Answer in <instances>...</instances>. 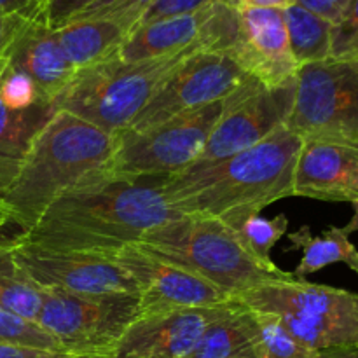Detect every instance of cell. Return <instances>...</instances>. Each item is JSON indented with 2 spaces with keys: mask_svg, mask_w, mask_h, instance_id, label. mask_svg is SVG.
<instances>
[{
  "mask_svg": "<svg viewBox=\"0 0 358 358\" xmlns=\"http://www.w3.org/2000/svg\"><path fill=\"white\" fill-rule=\"evenodd\" d=\"M171 175H114L100 170L66 189L20 240L58 252L115 255L178 219L164 196Z\"/></svg>",
  "mask_w": 358,
  "mask_h": 358,
  "instance_id": "cell-1",
  "label": "cell"
},
{
  "mask_svg": "<svg viewBox=\"0 0 358 358\" xmlns=\"http://www.w3.org/2000/svg\"><path fill=\"white\" fill-rule=\"evenodd\" d=\"M303 140L280 126L261 143L210 164H191L164 185L182 215L206 217L236 231L278 199L294 196V173Z\"/></svg>",
  "mask_w": 358,
  "mask_h": 358,
  "instance_id": "cell-2",
  "label": "cell"
},
{
  "mask_svg": "<svg viewBox=\"0 0 358 358\" xmlns=\"http://www.w3.org/2000/svg\"><path fill=\"white\" fill-rule=\"evenodd\" d=\"M112 152L114 135L56 110L31 142L16 177L0 192V229L30 231L66 189L105 170Z\"/></svg>",
  "mask_w": 358,
  "mask_h": 358,
  "instance_id": "cell-3",
  "label": "cell"
},
{
  "mask_svg": "<svg viewBox=\"0 0 358 358\" xmlns=\"http://www.w3.org/2000/svg\"><path fill=\"white\" fill-rule=\"evenodd\" d=\"M136 247L201 276L233 299L264 283L296 278L266 269L243 250L231 227L206 217L180 215L147 233Z\"/></svg>",
  "mask_w": 358,
  "mask_h": 358,
  "instance_id": "cell-4",
  "label": "cell"
},
{
  "mask_svg": "<svg viewBox=\"0 0 358 358\" xmlns=\"http://www.w3.org/2000/svg\"><path fill=\"white\" fill-rule=\"evenodd\" d=\"M199 51L206 49L196 45L171 56L136 63L110 56L77 70L65 91L52 101V107L117 135L133 124L166 77L185 58Z\"/></svg>",
  "mask_w": 358,
  "mask_h": 358,
  "instance_id": "cell-5",
  "label": "cell"
},
{
  "mask_svg": "<svg viewBox=\"0 0 358 358\" xmlns=\"http://www.w3.org/2000/svg\"><path fill=\"white\" fill-rule=\"evenodd\" d=\"M236 299L252 310L276 315L311 352H358V294L294 278L264 283Z\"/></svg>",
  "mask_w": 358,
  "mask_h": 358,
  "instance_id": "cell-6",
  "label": "cell"
},
{
  "mask_svg": "<svg viewBox=\"0 0 358 358\" xmlns=\"http://www.w3.org/2000/svg\"><path fill=\"white\" fill-rule=\"evenodd\" d=\"M283 126L303 142L358 149V62L329 58L299 66Z\"/></svg>",
  "mask_w": 358,
  "mask_h": 358,
  "instance_id": "cell-7",
  "label": "cell"
},
{
  "mask_svg": "<svg viewBox=\"0 0 358 358\" xmlns=\"http://www.w3.org/2000/svg\"><path fill=\"white\" fill-rule=\"evenodd\" d=\"M255 80V79H254ZM247 86V84H245ZM241 90V87H240ZM238 90V91H240ZM236 93L194 112L145 129H122L114 135V152L105 171L114 175H177L198 161L210 133Z\"/></svg>",
  "mask_w": 358,
  "mask_h": 358,
  "instance_id": "cell-8",
  "label": "cell"
},
{
  "mask_svg": "<svg viewBox=\"0 0 358 358\" xmlns=\"http://www.w3.org/2000/svg\"><path fill=\"white\" fill-rule=\"evenodd\" d=\"M140 315L138 294H72L42 289L37 324L70 355L110 357Z\"/></svg>",
  "mask_w": 358,
  "mask_h": 358,
  "instance_id": "cell-9",
  "label": "cell"
},
{
  "mask_svg": "<svg viewBox=\"0 0 358 358\" xmlns=\"http://www.w3.org/2000/svg\"><path fill=\"white\" fill-rule=\"evenodd\" d=\"M254 80L227 52L199 51L185 58L128 129H145L224 100Z\"/></svg>",
  "mask_w": 358,
  "mask_h": 358,
  "instance_id": "cell-10",
  "label": "cell"
},
{
  "mask_svg": "<svg viewBox=\"0 0 358 358\" xmlns=\"http://www.w3.org/2000/svg\"><path fill=\"white\" fill-rule=\"evenodd\" d=\"M17 266L41 289L72 294H138V283L114 255L58 252L9 238Z\"/></svg>",
  "mask_w": 358,
  "mask_h": 358,
  "instance_id": "cell-11",
  "label": "cell"
},
{
  "mask_svg": "<svg viewBox=\"0 0 358 358\" xmlns=\"http://www.w3.org/2000/svg\"><path fill=\"white\" fill-rule=\"evenodd\" d=\"M240 27V10L229 6H212L180 16L136 27L128 34L115 58L126 63L163 58L189 48L229 52Z\"/></svg>",
  "mask_w": 358,
  "mask_h": 358,
  "instance_id": "cell-12",
  "label": "cell"
},
{
  "mask_svg": "<svg viewBox=\"0 0 358 358\" xmlns=\"http://www.w3.org/2000/svg\"><path fill=\"white\" fill-rule=\"evenodd\" d=\"M296 83L280 87L250 80L238 91L220 121L210 133L201 156L192 164H210L261 143L285 124L294 105Z\"/></svg>",
  "mask_w": 358,
  "mask_h": 358,
  "instance_id": "cell-13",
  "label": "cell"
},
{
  "mask_svg": "<svg viewBox=\"0 0 358 358\" xmlns=\"http://www.w3.org/2000/svg\"><path fill=\"white\" fill-rule=\"evenodd\" d=\"M114 257L138 283L142 315L217 306L233 301V297L201 276L171 264L136 245L122 248Z\"/></svg>",
  "mask_w": 358,
  "mask_h": 358,
  "instance_id": "cell-14",
  "label": "cell"
},
{
  "mask_svg": "<svg viewBox=\"0 0 358 358\" xmlns=\"http://www.w3.org/2000/svg\"><path fill=\"white\" fill-rule=\"evenodd\" d=\"M233 301L140 315L119 339L110 358H187L203 332L229 310Z\"/></svg>",
  "mask_w": 358,
  "mask_h": 358,
  "instance_id": "cell-15",
  "label": "cell"
},
{
  "mask_svg": "<svg viewBox=\"0 0 358 358\" xmlns=\"http://www.w3.org/2000/svg\"><path fill=\"white\" fill-rule=\"evenodd\" d=\"M227 55L262 86L296 83L299 65L290 51L282 9H240L236 41Z\"/></svg>",
  "mask_w": 358,
  "mask_h": 358,
  "instance_id": "cell-16",
  "label": "cell"
},
{
  "mask_svg": "<svg viewBox=\"0 0 358 358\" xmlns=\"http://www.w3.org/2000/svg\"><path fill=\"white\" fill-rule=\"evenodd\" d=\"M294 196L358 203V149L304 142L294 173Z\"/></svg>",
  "mask_w": 358,
  "mask_h": 358,
  "instance_id": "cell-17",
  "label": "cell"
},
{
  "mask_svg": "<svg viewBox=\"0 0 358 358\" xmlns=\"http://www.w3.org/2000/svg\"><path fill=\"white\" fill-rule=\"evenodd\" d=\"M7 59L9 66L30 77L42 100L51 105L76 76V69L63 52L55 30L34 20L28 21L14 41Z\"/></svg>",
  "mask_w": 358,
  "mask_h": 358,
  "instance_id": "cell-18",
  "label": "cell"
},
{
  "mask_svg": "<svg viewBox=\"0 0 358 358\" xmlns=\"http://www.w3.org/2000/svg\"><path fill=\"white\" fill-rule=\"evenodd\" d=\"M7 65V58L0 62V76ZM55 114L56 108L51 103L35 105L28 110H13L0 100V192L16 177L31 142Z\"/></svg>",
  "mask_w": 358,
  "mask_h": 358,
  "instance_id": "cell-19",
  "label": "cell"
},
{
  "mask_svg": "<svg viewBox=\"0 0 358 358\" xmlns=\"http://www.w3.org/2000/svg\"><path fill=\"white\" fill-rule=\"evenodd\" d=\"M55 35L77 72L114 56L128 30L110 20H79L55 30Z\"/></svg>",
  "mask_w": 358,
  "mask_h": 358,
  "instance_id": "cell-20",
  "label": "cell"
},
{
  "mask_svg": "<svg viewBox=\"0 0 358 358\" xmlns=\"http://www.w3.org/2000/svg\"><path fill=\"white\" fill-rule=\"evenodd\" d=\"M187 358H257L248 306L234 299L229 310L203 332Z\"/></svg>",
  "mask_w": 358,
  "mask_h": 358,
  "instance_id": "cell-21",
  "label": "cell"
},
{
  "mask_svg": "<svg viewBox=\"0 0 358 358\" xmlns=\"http://www.w3.org/2000/svg\"><path fill=\"white\" fill-rule=\"evenodd\" d=\"M289 241L292 248L303 252V259L292 273L297 280L336 262H343L358 275V250L341 227H329L320 236H315L310 227L303 226L289 234Z\"/></svg>",
  "mask_w": 358,
  "mask_h": 358,
  "instance_id": "cell-22",
  "label": "cell"
},
{
  "mask_svg": "<svg viewBox=\"0 0 358 358\" xmlns=\"http://www.w3.org/2000/svg\"><path fill=\"white\" fill-rule=\"evenodd\" d=\"M290 51L299 66L331 58L332 23L292 3L282 9Z\"/></svg>",
  "mask_w": 358,
  "mask_h": 358,
  "instance_id": "cell-23",
  "label": "cell"
},
{
  "mask_svg": "<svg viewBox=\"0 0 358 358\" xmlns=\"http://www.w3.org/2000/svg\"><path fill=\"white\" fill-rule=\"evenodd\" d=\"M42 308V289L17 266L9 238L0 236V310L37 324Z\"/></svg>",
  "mask_w": 358,
  "mask_h": 358,
  "instance_id": "cell-24",
  "label": "cell"
},
{
  "mask_svg": "<svg viewBox=\"0 0 358 358\" xmlns=\"http://www.w3.org/2000/svg\"><path fill=\"white\" fill-rule=\"evenodd\" d=\"M248 310L257 358H311L317 353L301 345L276 315L252 308Z\"/></svg>",
  "mask_w": 358,
  "mask_h": 358,
  "instance_id": "cell-25",
  "label": "cell"
},
{
  "mask_svg": "<svg viewBox=\"0 0 358 358\" xmlns=\"http://www.w3.org/2000/svg\"><path fill=\"white\" fill-rule=\"evenodd\" d=\"M287 231H289V219H287L283 213L268 219V217L259 215L250 217V219L245 220L234 234H236L238 241L243 247V250L250 255L254 261H257L259 264L264 266L266 269H271V271H278L276 264H273L271 257H269V252L271 248L278 243V240L282 236H285Z\"/></svg>",
  "mask_w": 358,
  "mask_h": 358,
  "instance_id": "cell-26",
  "label": "cell"
},
{
  "mask_svg": "<svg viewBox=\"0 0 358 358\" xmlns=\"http://www.w3.org/2000/svg\"><path fill=\"white\" fill-rule=\"evenodd\" d=\"M0 345H20L49 350V352H65L62 345L41 325L3 310H0Z\"/></svg>",
  "mask_w": 358,
  "mask_h": 358,
  "instance_id": "cell-27",
  "label": "cell"
},
{
  "mask_svg": "<svg viewBox=\"0 0 358 358\" xmlns=\"http://www.w3.org/2000/svg\"><path fill=\"white\" fill-rule=\"evenodd\" d=\"M156 2L157 0H100L93 7H90L86 13L80 14L76 21L110 20L124 27L129 34L138 24L143 14Z\"/></svg>",
  "mask_w": 358,
  "mask_h": 358,
  "instance_id": "cell-28",
  "label": "cell"
},
{
  "mask_svg": "<svg viewBox=\"0 0 358 358\" xmlns=\"http://www.w3.org/2000/svg\"><path fill=\"white\" fill-rule=\"evenodd\" d=\"M0 100L13 110H28L35 105L48 103L42 100L37 86L31 83L30 77L9 65L0 76Z\"/></svg>",
  "mask_w": 358,
  "mask_h": 358,
  "instance_id": "cell-29",
  "label": "cell"
},
{
  "mask_svg": "<svg viewBox=\"0 0 358 358\" xmlns=\"http://www.w3.org/2000/svg\"><path fill=\"white\" fill-rule=\"evenodd\" d=\"M331 58L358 62V0H352L338 23L332 24Z\"/></svg>",
  "mask_w": 358,
  "mask_h": 358,
  "instance_id": "cell-30",
  "label": "cell"
},
{
  "mask_svg": "<svg viewBox=\"0 0 358 358\" xmlns=\"http://www.w3.org/2000/svg\"><path fill=\"white\" fill-rule=\"evenodd\" d=\"M100 0H37V14L34 21H38L51 30H58L72 23L90 7Z\"/></svg>",
  "mask_w": 358,
  "mask_h": 358,
  "instance_id": "cell-31",
  "label": "cell"
},
{
  "mask_svg": "<svg viewBox=\"0 0 358 358\" xmlns=\"http://www.w3.org/2000/svg\"><path fill=\"white\" fill-rule=\"evenodd\" d=\"M212 6H229L240 10V0H157L149 10L142 16L136 27L154 23V21L166 20V17L180 16V14L194 13V10L205 9ZM135 27V28H136ZM133 28V30H135Z\"/></svg>",
  "mask_w": 358,
  "mask_h": 358,
  "instance_id": "cell-32",
  "label": "cell"
},
{
  "mask_svg": "<svg viewBox=\"0 0 358 358\" xmlns=\"http://www.w3.org/2000/svg\"><path fill=\"white\" fill-rule=\"evenodd\" d=\"M352 0H296L297 6L304 7L310 13L324 17L329 23H338Z\"/></svg>",
  "mask_w": 358,
  "mask_h": 358,
  "instance_id": "cell-33",
  "label": "cell"
},
{
  "mask_svg": "<svg viewBox=\"0 0 358 358\" xmlns=\"http://www.w3.org/2000/svg\"><path fill=\"white\" fill-rule=\"evenodd\" d=\"M28 17L23 16H0V62L7 58L14 41L28 24Z\"/></svg>",
  "mask_w": 358,
  "mask_h": 358,
  "instance_id": "cell-34",
  "label": "cell"
},
{
  "mask_svg": "<svg viewBox=\"0 0 358 358\" xmlns=\"http://www.w3.org/2000/svg\"><path fill=\"white\" fill-rule=\"evenodd\" d=\"M66 352H49V350L31 348L20 345H0V358H72Z\"/></svg>",
  "mask_w": 358,
  "mask_h": 358,
  "instance_id": "cell-35",
  "label": "cell"
},
{
  "mask_svg": "<svg viewBox=\"0 0 358 358\" xmlns=\"http://www.w3.org/2000/svg\"><path fill=\"white\" fill-rule=\"evenodd\" d=\"M37 0H0V16H23L34 20Z\"/></svg>",
  "mask_w": 358,
  "mask_h": 358,
  "instance_id": "cell-36",
  "label": "cell"
},
{
  "mask_svg": "<svg viewBox=\"0 0 358 358\" xmlns=\"http://www.w3.org/2000/svg\"><path fill=\"white\" fill-rule=\"evenodd\" d=\"M296 0H240V9H285Z\"/></svg>",
  "mask_w": 358,
  "mask_h": 358,
  "instance_id": "cell-37",
  "label": "cell"
},
{
  "mask_svg": "<svg viewBox=\"0 0 358 358\" xmlns=\"http://www.w3.org/2000/svg\"><path fill=\"white\" fill-rule=\"evenodd\" d=\"M311 358H358L357 350H325L317 352Z\"/></svg>",
  "mask_w": 358,
  "mask_h": 358,
  "instance_id": "cell-38",
  "label": "cell"
},
{
  "mask_svg": "<svg viewBox=\"0 0 358 358\" xmlns=\"http://www.w3.org/2000/svg\"><path fill=\"white\" fill-rule=\"evenodd\" d=\"M343 231H345L346 234H352V233H355V231H358V203H355V205H353V217H352V220H350L348 222V226H345V227H341Z\"/></svg>",
  "mask_w": 358,
  "mask_h": 358,
  "instance_id": "cell-39",
  "label": "cell"
},
{
  "mask_svg": "<svg viewBox=\"0 0 358 358\" xmlns=\"http://www.w3.org/2000/svg\"><path fill=\"white\" fill-rule=\"evenodd\" d=\"M72 358H110L107 355H84V357H72Z\"/></svg>",
  "mask_w": 358,
  "mask_h": 358,
  "instance_id": "cell-40",
  "label": "cell"
},
{
  "mask_svg": "<svg viewBox=\"0 0 358 358\" xmlns=\"http://www.w3.org/2000/svg\"><path fill=\"white\" fill-rule=\"evenodd\" d=\"M0 231H2V229H0Z\"/></svg>",
  "mask_w": 358,
  "mask_h": 358,
  "instance_id": "cell-41",
  "label": "cell"
}]
</instances>
